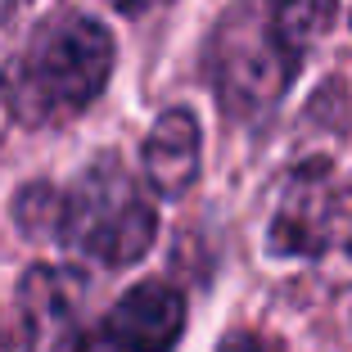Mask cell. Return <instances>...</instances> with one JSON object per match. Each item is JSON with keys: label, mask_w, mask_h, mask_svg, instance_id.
I'll return each mask as SVG.
<instances>
[{"label": "cell", "mask_w": 352, "mask_h": 352, "mask_svg": "<svg viewBox=\"0 0 352 352\" xmlns=\"http://www.w3.org/2000/svg\"><path fill=\"white\" fill-rule=\"evenodd\" d=\"M113 73V36L91 14L63 10L36 28L28 50L0 73V95L28 126L63 122L91 109Z\"/></svg>", "instance_id": "1"}, {"label": "cell", "mask_w": 352, "mask_h": 352, "mask_svg": "<svg viewBox=\"0 0 352 352\" xmlns=\"http://www.w3.org/2000/svg\"><path fill=\"white\" fill-rule=\"evenodd\" d=\"M158 217L118 158H100L54 204V235L100 267H131L154 249Z\"/></svg>", "instance_id": "2"}, {"label": "cell", "mask_w": 352, "mask_h": 352, "mask_svg": "<svg viewBox=\"0 0 352 352\" xmlns=\"http://www.w3.org/2000/svg\"><path fill=\"white\" fill-rule=\"evenodd\" d=\"M302 54L276 36L258 5H235L212 36V82L230 113H267L289 91Z\"/></svg>", "instance_id": "3"}, {"label": "cell", "mask_w": 352, "mask_h": 352, "mask_svg": "<svg viewBox=\"0 0 352 352\" xmlns=\"http://www.w3.org/2000/svg\"><path fill=\"white\" fill-rule=\"evenodd\" d=\"M276 258L330 262L352 258V190L325 163H307L289 176L267 230Z\"/></svg>", "instance_id": "4"}, {"label": "cell", "mask_w": 352, "mask_h": 352, "mask_svg": "<svg viewBox=\"0 0 352 352\" xmlns=\"http://www.w3.org/2000/svg\"><path fill=\"white\" fill-rule=\"evenodd\" d=\"M186 334V298L167 280H145L109 307L82 352H172Z\"/></svg>", "instance_id": "5"}, {"label": "cell", "mask_w": 352, "mask_h": 352, "mask_svg": "<svg viewBox=\"0 0 352 352\" xmlns=\"http://www.w3.org/2000/svg\"><path fill=\"white\" fill-rule=\"evenodd\" d=\"M86 280L68 267H36L23 280V316L36 352H82Z\"/></svg>", "instance_id": "6"}, {"label": "cell", "mask_w": 352, "mask_h": 352, "mask_svg": "<svg viewBox=\"0 0 352 352\" xmlns=\"http://www.w3.org/2000/svg\"><path fill=\"white\" fill-rule=\"evenodd\" d=\"M199 154H204V135L199 118L190 109H167L145 135V181L154 195L181 199L199 181Z\"/></svg>", "instance_id": "7"}, {"label": "cell", "mask_w": 352, "mask_h": 352, "mask_svg": "<svg viewBox=\"0 0 352 352\" xmlns=\"http://www.w3.org/2000/svg\"><path fill=\"white\" fill-rule=\"evenodd\" d=\"M262 14H267V23L276 28L280 41L294 45V50L302 54L307 41L325 28L330 5H325V0H262Z\"/></svg>", "instance_id": "8"}, {"label": "cell", "mask_w": 352, "mask_h": 352, "mask_svg": "<svg viewBox=\"0 0 352 352\" xmlns=\"http://www.w3.org/2000/svg\"><path fill=\"white\" fill-rule=\"evenodd\" d=\"M217 352H271V348L258 339V334H244V330H239V334H226Z\"/></svg>", "instance_id": "9"}, {"label": "cell", "mask_w": 352, "mask_h": 352, "mask_svg": "<svg viewBox=\"0 0 352 352\" xmlns=\"http://www.w3.org/2000/svg\"><path fill=\"white\" fill-rule=\"evenodd\" d=\"M113 10H122V14H131V19H140V14H149V10H163L167 0H109Z\"/></svg>", "instance_id": "10"}, {"label": "cell", "mask_w": 352, "mask_h": 352, "mask_svg": "<svg viewBox=\"0 0 352 352\" xmlns=\"http://www.w3.org/2000/svg\"><path fill=\"white\" fill-rule=\"evenodd\" d=\"M0 352H10V343H5V334H0Z\"/></svg>", "instance_id": "11"}]
</instances>
